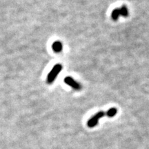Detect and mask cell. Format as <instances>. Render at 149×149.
<instances>
[{
	"mask_svg": "<svg viewBox=\"0 0 149 149\" xmlns=\"http://www.w3.org/2000/svg\"><path fill=\"white\" fill-rule=\"evenodd\" d=\"M61 69H62V66L61 64H56L53 68V69L51 70V71L49 72V74H48L47 77V82L48 84L53 83Z\"/></svg>",
	"mask_w": 149,
	"mask_h": 149,
	"instance_id": "1",
	"label": "cell"
},
{
	"mask_svg": "<svg viewBox=\"0 0 149 149\" xmlns=\"http://www.w3.org/2000/svg\"><path fill=\"white\" fill-rule=\"evenodd\" d=\"M107 115V113H105L104 111H100L98 113H97L95 115H93V116L91 117L87 122V125H88V127L93 128L95 127L97 124L98 121L100 119H101L102 117H103Z\"/></svg>",
	"mask_w": 149,
	"mask_h": 149,
	"instance_id": "2",
	"label": "cell"
},
{
	"mask_svg": "<svg viewBox=\"0 0 149 149\" xmlns=\"http://www.w3.org/2000/svg\"><path fill=\"white\" fill-rule=\"evenodd\" d=\"M64 82L68 84L70 86H71L72 88H73L75 90H80L81 88V85L79 83L77 82L75 80H74L71 77H66L64 79Z\"/></svg>",
	"mask_w": 149,
	"mask_h": 149,
	"instance_id": "3",
	"label": "cell"
},
{
	"mask_svg": "<svg viewBox=\"0 0 149 149\" xmlns=\"http://www.w3.org/2000/svg\"><path fill=\"white\" fill-rule=\"evenodd\" d=\"M52 48H53V51L55 53H59V52L62 51V44L60 42H59V41H57V42L53 43Z\"/></svg>",
	"mask_w": 149,
	"mask_h": 149,
	"instance_id": "4",
	"label": "cell"
},
{
	"mask_svg": "<svg viewBox=\"0 0 149 149\" xmlns=\"http://www.w3.org/2000/svg\"><path fill=\"white\" fill-rule=\"evenodd\" d=\"M120 15V8H115L111 13V17L113 20H114V21H116V20L118 19Z\"/></svg>",
	"mask_w": 149,
	"mask_h": 149,
	"instance_id": "5",
	"label": "cell"
},
{
	"mask_svg": "<svg viewBox=\"0 0 149 149\" xmlns=\"http://www.w3.org/2000/svg\"><path fill=\"white\" fill-rule=\"evenodd\" d=\"M106 113H107V115L109 117H113L117 114V109H115V108H111V109H109V111L106 112Z\"/></svg>",
	"mask_w": 149,
	"mask_h": 149,
	"instance_id": "6",
	"label": "cell"
},
{
	"mask_svg": "<svg viewBox=\"0 0 149 149\" xmlns=\"http://www.w3.org/2000/svg\"><path fill=\"white\" fill-rule=\"evenodd\" d=\"M120 15H122L123 17H126L128 15V8L126 6H122V7L120 8Z\"/></svg>",
	"mask_w": 149,
	"mask_h": 149,
	"instance_id": "7",
	"label": "cell"
}]
</instances>
